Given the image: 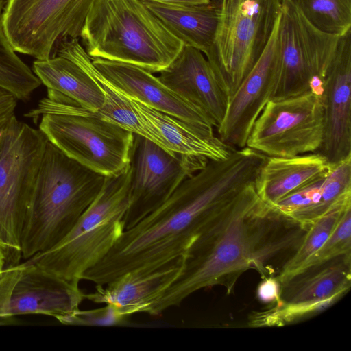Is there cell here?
Masks as SVG:
<instances>
[{
  "label": "cell",
  "instance_id": "6da1fadb",
  "mask_svg": "<svg viewBox=\"0 0 351 351\" xmlns=\"http://www.w3.org/2000/svg\"><path fill=\"white\" fill-rule=\"evenodd\" d=\"M263 163L247 147L226 158L210 160L161 206L125 230L82 280L105 285L128 271L149 272L182 257L214 211L254 183Z\"/></svg>",
  "mask_w": 351,
  "mask_h": 351
},
{
  "label": "cell",
  "instance_id": "7a4b0ae2",
  "mask_svg": "<svg viewBox=\"0 0 351 351\" xmlns=\"http://www.w3.org/2000/svg\"><path fill=\"white\" fill-rule=\"evenodd\" d=\"M294 241L289 219L263 202L252 184L214 211L182 256L177 278L145 313L161 315L202 289L221 286L231 294L250 269L268 276L269 262Z\"/></svg>",
  "mask_w": 351,
  "mask_h": 351
},
{
  "label": "cell",
  "instance_id": "3957f363",
  "mask_svg": "<svg viewBox=\"0 0 351 351\" xmlns=\"http://www.w3.org/2000/svg\"><path fill=\"white\" fill-rule=\"evenodd\" d=\"M105 178L47 141L24 218L21 257L29 259L59 242L99 194Z\"/></svg>",
  "mask_w": 351,
  "mask_h": 351
},
{
  "label": "cell",
  "instance_id": "277c9868",
  "mask_svg": "<svg viewBox=\"0 0 351 351\" xmlns=\"http://www.w3.org/2000/svg\"><path fill=\"white\" fill-rule=\"evenodd\" d=\"M80 38L92 59L160 73L184 44L141 0H95Z\"/></svg>",
  "mask_w": 351,
  "mask_h": 351
},
{
  "label": "cell",
  "instance_id": "5b68a950",
  "mask_svg": "<svg viewBox=\"0 0 351 351\" xmlns=\"http://www.w3.org/2000/svg\"><path fill=\"white\" fill-rule=\"evenodd\" d=\"M130 167L106 176L99 194L71 230L51 248L25 261L62 278L80 282L101 261L125 230L130 204Z\"/></svg>",
  "mask_w": 351,
  "mask_h": 351
},
{
  "label": "cell",
  "instance_id": "8992f818",
  "mask_svg": "<svg viewBox=\"0 0 351 351\" xmlns=\"http://www.w3.org/2000/svg\"><path fill=\"white\" fill-rule=\"evenodd\" d=\"M282 1H213L217 25L212 46L204 56L228 100L263 53Z\"/></svg>",
  "mask_w": 351,
  "mask_h": 351
},
{
  "label": "cell",
  "instance_id": "52a82bcc",
  "mask_svg": "<svg viewBox=\"0 0 351 351\" xmlns=\"http://www.w3.org/2000/svg\"><path fill=\"white\" fill-rule=\"evenodd\" d=\"M341 36L311 24L295 0H283L278 39L277 82L274 100L306 92L322 95Z\"/></svg>",
  "mask_w": 351,
  "mask_h": 351
},
{
  "label": "cell",
  "instance_id": "ba28073f",
  "mask_svg": "<svg viewBox=\"0 0 351 351\" xmlns=\"http://www.w3.org/2000/svg\"><path fill=\"white\" fill-rule=\"evenodd\" d=\"M39 119L47 141L86 167L105 176L129 168L132 132L79 105L68 106L66 114H45Z\"/></svg>",
  "mask_w": 351,
  "mask_h": 351
},
{
  "label": "cell",
  "instance_id": "9c48e42d",
  "mask_svg": "<svg viewBox=\"0 0 351 351\" xmlns=\"http://www.w3.org/2000/svg\"><path fill=\"white\" fill-rule=\"evenodd\" d=\"M47 139L14 116L0 130V236L10 258L21 257L24 218Z\"/></svg>",
  "mask_w": 351,
  "mask_h": 351
},
{
  "label": "cell",
  "instance_id": "30bf717a",
  "mask_svg": "<svg viewBox=\"0 0 351 351\" xmlns=\"http://www.w3.org/2000/svg\"><path fill=\"white\" fill-rule=\"evenodd\" d=\"M95 0H7L5 34L16 52L43 60L64 38H78Z\"/></svg>",
  "mask_w": 351,
  "mask_h": 351
},
{
  "label": "cell",
  "instance_id": "8fae6325",
  "mask_svg": "<svg viewBox=\"0 0 351 351\" xmlns=\"http://www.w3.org/2000/svg\"><path fill=\"white\" fill-rule=\"evenodd\" d=\"M322 97L312 91L269 100L256 120L246 147L267 157L318 152L324 138Z\"/></svg>",
  "mask_w": 351,
  "mask_h": 351
},
{
  "label": "cell",
  "instance_id": "7c38bea8",
  "mask_svg": "<svg viewBox=\"0 0 351 351\" xmlns=\"http://www.w3.org/2000/svg\"><path fill=\"white\" fill-rule=\"evenodd\" d=\"M210 160L168 151L134 134L130 167V204L124 217L128 229L161 206L186 178Z\"/></svg>",
  "mask_w": 351,
  "mask_h": 351
},
{
  "label": "cell",
  "instance_id": "4fadbf2b",
  "mask_svg": "<svg viewBox=\"0 0 351 351\" xmlns=\"http://www.w3.org/2000/svg\"><path fill=\"white\" fill-rule=\"evenodd\" d=\"M280 20V13L263 53L230 99L225 117L217 128L219 138L234 149L246 147L256 120L272 99L277 82Z\"/></svg>",
  "mask_w": 351,
  "mask_h": 351
},
{
  "label": "cell",
  "instance_id": "5bb4252c",
  "mask_svg": "<svg viewBox=\"0 0 351 351\" xmlns=\"http://www.w3.org/2000/svg\"><path fill=\"white\" fill-rule=\"evenodd\" d=\"M323 85L324 128L318 152L335 165L351 157V29L341 36Z\"/></svg>",
  "mask_w": 351,
  "mask_h": 351
},
{
  "label": "cell",
  "instance_id": "9a60e30c",
  "mask_svg": "<svg viewBox=\"0 0 351 351\" xmlns=\"http://www.w3.org/2000/svg\"><path fill=\"white\" fill-rule=\"evenodd\" d=\"M92 62L100 74L124 95L180 119L205 136H215L209 119L153 73L123 62L99 58L92 59Z\"/></svg>",
  "mask_w": 351,
  "mask_h": 351
},
{
  "label": "cell",
  "instance_id": "2e32d148",
  "mask_svg": "<svg viewBox=\"0 0 351 351\" xmlns=\"http://www.w3.org/2000/svg\"><path fill=\"white\" fill-rule=\"evenodd\" d=\"M158 77L176 94L200 110L213 127L217 129L221 125L229 100L202 51L184 45Z\"/></svg>",
  "mask_w": 351,
  "mask_h": 351
},
{
  "label": "cell",
  "instance_id": "e0dca14e",
  "mask_svg": "<svg viewBox=\"0 0 351 351\" xmlns=\"http://www.w3.org/2000/svg\"><path fill=\"white\" fill-rule=\"evenodd\" d=\"M79 282L25 261L12 291L10 314L45 315L60 321L78 310L86 299Z\"/></svg>",
  "mask_w": 351,
  "mask_h": 351
},
{
  "label": "cell",
  "instance_id": "ac0fdd59",
  "mask_svg": "<svg viewBox=\"0 0 351 351\" xmlns=\"http://www.w3.org/2000/svg\"><path fill=\"white\" fill-rule=\"evenodd\" d=\"M351 201V157L333 165L330 172L269 205L307 230L318 218Z\"/></svg>",
  "mask_w": 351,
  "mask_h": 351
},
{
  "label": "cell",
  "instance_id": "d6986e66",
  "mask_svg": "<svg viewBox=\"0 0 351 351\" xmlns=\"http://www.w3.org/2000/svg\"><path fill=\"white\" fill-rule=\"evenodd\" d=\"M183 258L149 272L128 271L104 285H96L95 291L85 298L96 304L114 306L129 317L145 313L149 304L160 295L181 272Z\"/></svg>",
  "mask_w": 351,
  "mask_h": 351
},
{
  "label": "cell",
  "instance_id": "ffe728a7",
  "mask_svg": "<svg viewBox=\"0 0 351 351\" xmlns=\"http://www.w3.org/2000/svg\"><path fill=\"white\" fill-rule=\"evenodd\" d=\"M280 282L279 300L285 304L339 300L351 286V254L308 266Z\"/></svg>",
  "mask_w": 351,
  "mask_h": 351
},
{
  "label": "cell",
  "instance_id": "44dd1931",
  "mask_svg": "<svg viewBox=\"0 0 351 351\" xmlns=\"http://www.w3.org/2000/svg\"><path fill=\"white\" fill-rule=\"evenodd\" d=\"M127 97L154 136L156 144L168 151L209 160H221L235 149L215 136H205L180 119Z\"/></svg>",
  "mask_w": 351,
  "mask_h": 351
},
{
  "label": "cell",
  "instance_id": "7402d4cb",
  "mask_svg": "<svg viewBox=\"0 0 351 351\" xmlns=\"http://www.w3.org/2000/svg\"><path fill=\"white\" fill-rule=\"evenodd\" d=\"M333 165L318 152L293 157H267L254 182L260 199L272 205L328 174Z\"/></svg>",
  "mask_w": 351,
  "mask_h": 351
},
{
  "label": "cell",
  "instance_id": "603a6c76",
  "mask_svg": "<svg viewBox=\"0 0 351 351\" xmlns=\"http://www.w3.org/2000/svg\"><path fill=\"white\" fill-rule=\"evenodd\" d=\"M33 72L47 88V93L69 99L82 107L97 111L104 94L97 82L72 60L53 55L33 62Z\"/></svg>",
  "mask_w": 351,
  "mask_h": 351
},
{
  "label": "cell",
  "instance_id": "cb8c5ba5",
  "mask_svg": "<svg viewBox=\"0 0 351 351\" xmlns=\"http://www.w3.org/2000/svg\"><path fill=\"white\" fill-rule=\"evenodd\" d=\"M166 27L184 45L205 55L212 46L217 13L214 1L208 4L180 6L143 1Z\"/></svg>",
  "mask_w": 351,
  "mask_h": 351
},
{
  "label": "cell",
  "instance_id": "d4e9b609",
  "mask_svg": "<svg viewBox=\"0 0 351 351\" xmlns=\"http://www.w3.org/2000/svg\"><path fill=\"white\" fill-rule=\"evenodd\" d=\"M5 2L0 0V88L18 100H27L41 82L13 49L5 34L3 24Z\"/></svg>",
  "mask_w": 351,
  "mask_h": 351
},
{
  "label": "cell",
  "instance_id": "484cf974",
  "mask_svg": "<svg viewBox=\"0 0 351 351\" xmlns=\"http://www.w3.org/2000/svg\"><path fill=\"white\" fill-rule=\"evenodd\" d=\"M349 206H351V201L334 208L309 226L299 245L276 276L280 282L306 266L326 241L341 214Z\"/></svg>",
  "mask_w": 351,
  "mask_h": 351
},
{
  "label": "cell",
  "instance_id": "4316f807",
  "mask_svg": "<svg viewBox=\"0 0 351 351\" xmlns=\"http://www.w3.org/2000/svg\"><path fill=\"white\" fill-rule=\"evenodd\" d=\"M303 14L315 27L341 36L351 29V0H295Z\"/></svg>",
  "mask_w": 351,
  "mask_h": 351
},
{
  "label": "cell",
  "instance_id": "83f0119b",
  "mask_svg": "<svg viewBox=\"0 0 351 351\" xmlns=\"http://www.w3.org/2000/svg\"><path fill=\"white\" fill-rule=\"evenodd\" d=\"M346 254H351V206L344 210L326 241L304 268Z\"/></svg>",
  "mask_w": 351,
  "mask_h": 351
},
{
  "label": "cell",
  "instance_id": "f1b7e54d",
  "mask_svg": "<svg viewBox=\"0 0 351 351\" xmlns=\"http://www.w3.org/2000/svg\"><path fill=\"white\" fill-rule=\"evenodd\" d=\"M128 317L122 315L114 306L92 310H80L61 319L59 322L64 325L77 326H114L123 324Z\"/></svg>",
  "mask_w": 351,
  "mask_h": 351
},
{
  "label": "cell",
  "instance_id": "f546056e",
  "mask_svg": "<svg viewBox=\"0 0 351 351\" xmlns=\"http://www.w3.org/2000/svg\"><path fill=\"white\" fill-rule=\"evenodd\" d=\"M23 263L8 265L0 277V326L13 324L16 317L10 314L14 287L19 278Z\"/></svg>",
  "mask_w": 351,
  "mask_h": 351
},
{
  "label": "cell",
  "instance_id": "4dcf8cb0",
  "mask_svg": "<svg viewBox=\"0 0 351 351\" xmlns=\"http://www.w3.org/2000/svg\"><path fill=\"white\" fill-rule=\"evenodd\" d=\"M280 282L276 276H268L263 278L257 288V298L265 304H276L279 300Z\"/></svg>",
  "mask_w": 351,
  "mask_h": 351
},
{
  "label": "cell",
  "instance_id": "1f68e13d",
  "mask_svg": "<svg viewBox=\"0 0 351 351\" xmlns=\"http://www.w3.org/2000/svg\"><path fill=\"white\" fill-rule=\"evenodd\" d=\"M17 100L12 94L0 88V130L15 116Z\"/></svg>",
  "mask_w": 351,
  "mask_h": 351
},
{
  "label": "cell",
  "instance_id": "d6a6232c",
  "mask_svg": "<svg viewBox=\"0 0 351 351\" xmlns=\"http://www.w3.org/2000/svg\"><path fill=\"white\" fill-rule=\"evenodd\" d=\"M142 1H152L160 3L180 5V6H188V5H196L208 4L210 3V0H141Z\"/></svg>",
  "mask_w": 351,
  "mask_h": 351
},
{
  "label": "cell",
  "instance_id": "836d02e7",
  "mask_svg": "<svg viewBox=\"0 0 351 351\" xmlns=\"http://www.w3.org/2000/svg\"><path fill=\"white\" fill-rule=\"evenodd\" d=\"M8 258H10L8 247L0 236V277L7 267L6 263Z\"/></svg>",
  "mask_w": 351,
  "mask_h": 351
}]
</instances>
